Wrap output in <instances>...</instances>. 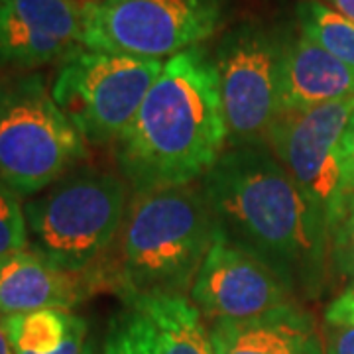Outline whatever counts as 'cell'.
Wrapping results in <instances>:
<instances>
[{
	"label": "cell",
	"mask_w": 354,
	"mask_h": 354,
	"mask_svg": "<svg viewBox=\"0 0 354 354\" xmlns=\"http://www.w3.org/2000/svg\"><path fill=\"white\" fill-rule=\"evenodd\" d=\"M295 20L305 38L354 69V22L323 0H299Z\"/></svg>",
	"instance_id": "16"
},
{
	"label": "cell",
	"mask_w": 354,
	"mask_h": 354,
	"mask_svg": "<svg viewBox=\"0 0 354 354\" xmlns=\"http://www.w3.org/2000/svg\"><path fill=\"white\" fill-rule=\"evenodd\" d=\"M85 140L41 73H0V177L20 197H34L73 171Z\"/></svg>",
	"instance_id": "5"
},
{
	"label": "cell",
	"mask_w": 354,
	"mask_h": 354,
	"mask_svg": "<svg viewBox=\"0 0 354 354\" xmlns=\"http://www.w3.org/2000/svg\"><path fill=\"white\" fill-rule=\"evenodd\" d=\"M215 354H325L315 317L293 304L242 321H215L209 327Z\"/></svg>",
	"instance_id": "13"
},
{
	"label": "cell",
	"mask_w": 354,
	"mask_h": 354,
	"mask_svg": "<svg viewBox=\"0 0 354 354\" xmlns=\"http://www.w3.org/2000/svg\"><path fill=\"white\" fill-rule=\"evenodd\" d=\"M321 335L325 354H354V327L325 323Z\"/></svg>",
	"instance_id": "22"
},
{
	"label": "cell",
	"mask_w": 354,
	"mask_h": 354,
	"mask_svg": "<svg viewBox=\"0 0 354 354\" xmlns=\"http://www.w3.org/2000/svg\"><path fill=\"white\" fill-rule=\"evenodd\" d=\"M102 354H156L153 330L146 315L134 307L114 315L109 323Z\"/></svg>",
	"instance_id": "18"
},
{
	"label": "cell",
	"mask_w": 354,
	"mask_h": 354,
	"mask_svg": "<svg viewBox=\"0 0 354 354\" xmlns=\"http://www.w3.org/2000/svg\"><path fill=\"white\" fill-rule=\"evenodd\" d=\"M88 342V325L83 317L77 315L73 327L69 330L67 339L62 344L59 351H55L53 354H83L85 353V346ZM16 354H26V353H16Z\"/></svg>",
	"instance_id": "24"
},
{
	"label": "cell",
	"mask_w": 354,
	"mask_h": 354,
	"mask_svg": "<svg viewBox=\"0 0 354 354\" xmlns=\"http://www.w3.org/2000/svg\"><path fill=\"white\" fill-rule=\"evenodd\" d=\"M0 354H16L12 342H10V337L6 333V327H4V319L2 317H0Z\"/></svg>",
	"instance_id": "26"
},
{
	"label": "cell",
	"mask_w": 354,
	"mask_h": 354,
	"mask_svg": "<svg viewBox=\"0 0 354 354\" xmlns=\"http://www.w3.org/2000/svg\"><path fill=\"white\" fill-rule=\"evenodd\" d=\"M228 0H95L85 4L83 48L136 57L199 48L227 20Z\"/></svg>",
	"instance_id": "7"
},
{
	"label": "cell",
	"mask_w": 354,
	"mask_h": 354,
	"mask_svg": "<svg viewBox=\"0 0 354 354\" xmlns=\"http://www.w3.org/2000/svg\"><path fill=\"white\" fill-rule=\"evenodd\" d=\"M341 165H342V183L344 191H354V114L348 120V127L344 130L341 140Z\"/></svg>",
	"instance_id": "23"
},
{
	"label": "cell",
	"mask_w": 354,
	"mask_h": 354,
	"mask_svg": "<svg viewBox=\"0 0 354 354\" xmlns=\"http://www.w3.org/2000/svg\"><path fill=\"white\" fill-rule=\"evenodd\" d=\"M83 354H97V348H95V342L88 339L87 346H85V353Z\"/></svg>",
	"instance_id": "27"
},
{
	"label": "cell",
	"mask_w": 354,
	"mask_h": 354,
	"mask_svg": "<svg viewBox=\"0 0 354 354\" xmlns=\"http://www.w3.org/2000/svg\"><path fill=\"white\" fill-rule=\"evenodd\" d=\"M87 2H95V0H87Z\"/></svg>",
	"instance_id": "28"
},
{
	"label": "cell",
	"mask_w": 354,
	"mask_h": 354,
	"mask_svg": "<svg viewBox=\"0 0 354 354\" xmlns=\"http://www.w3.org/2000/svg\"><path fill=\"white\" fill-rule=\"evenodd\" d=\"M124 301L150 321L156 354H215L211 333L189 295L148 293Z\"/></svg>",
	"instance_id": "15"
},
{
	"label": "cell",
	"mask_w": 354,
	"mask_h": 354,
	"mask_svg": "<svg viewBox=\"0 0 354 354\" xmlns=\"http://www.w3.org/2000/svg\"><path fill=\"white\" fill-rule=\"evenodd\" d=\"M0 2H2V0H0Z\"/></svg>",
	"instance_id": "29"
},
{
	"label": "cell",
	"mask_w": 354,
	"mask_h": 354,
	"mask_svg": "<svg viewBox=\"0 0 354 354\" xmlns=\"http://www.w3.org/2000/svg\"><path fill=\"white\" fill-rule=\"evenodd\" d=\"M215 230L199 185L134 193L120 230L116 290L122 299L189 295Z\"/></svg>",
	"instance_id": "3"
},
{
	"label": "cell",
	"mask_w": 354,
	"mask_h": 354,
	"mask_svg": "<svg viewBox=\"0 0 354 354\" xmlns=\"http://www.w3.org/2000/svg\"><path fill=\"white\" fill-rule=\"evenodd\" d=\"M354 114V97L327 102L304 113L279 114L266 144L293 177L307 201L330 230L342 197L341 140Z\"/></svg>",
	"instance_id": "9"
},
{
	"label": "cell",
	"mask_w": 354,
	"mask_h": 354,
	"mask_svg": "<svg viewBox=\"0 0 354 354\" xmlns=\"http://www.w3.org/2000/svg\"><path fill=\"white\" fill-rule=\"evenodd\" d=\"M329 264L354 283V191L344 193L329 230Z\"/></svg>",
	"instance_id": "19"
},
{
	"label": "cell",
	"mask_w": 354,
	"mask_h": 354,
	"mask_svg": "<svg viewBox=\"0 0 354 354\" xmlns=\"http://www.w3.org/2000/svg\"><path fill=\"white\" fill-rule=\"evenodd\" d=\"M325 323L354 327V283L339 293L325 309Z\"/></svg>",
	"instance_id": "21"
},
{
	"label": "cell",
	"mask_w": 354,
	"mask_h": 354,
	"mask_svg": "<svg viewBox=\"0 0 354 354\" xmlns=\"http://www.w3.org/2000/svg\"><path fill=\"white\" fill-rule=\"evenodd\" d=\"M295 293L278 274L216 227L189 299L203 319L242 321L293 304Z\"/></svg>",
	"instance_id": "10"
},
{
	"label": "cell",
	"mask_w": 354,
	"mask_h": 354,
	"mask_svg": "<svg viewBox=\"0 0 354 354\" xmlns=\"http://www.w3.org/2000/svg\"><path fill=\"white\" fill-rule=\"evenodd\" d=\"M323 2L342 14L344 18H348L351 22H354V0H323Z\"/></svg>",
	"instance_id": "25"
},
{
	"label": "cell",
	"mask_w": 354,
	"mask_h": 354,
	"mask_svg": "<svg viewBox=\"0 0 354 354\" xmlns=\"http://www.w3.org/2000/svg\"><path fill=\"white\" fill-rule=\"evenodd\" d=\"M102 283L93 270L69 272L26 248L0 260V317L41 309L69 311Z\"/></svg>",
	"instance_id": "12"
},
{
	"label": "cell",
	"mask_w": 354,
	"mask_h": 354,
	"mask_svg": "<svg viewBox=\"0 0 354 354\" xmlns=\"http://www.w3.org/2000/svg\"><path fill=\"white\" fill-rule=\"evenodd\" d=\"M199 187L227 236L264 260L295 295H321L329 227L268 144L227 148Z\"/></svg>",
	"instance_id": "1"
},
{
	"label": "cell",
	"mask_w": 354,
	"mask_h": 354,
	"mask_svg": "<svg viewBox=\"0 0 354 354\" xmlns=\"http://www.w3.org/2000/svg\"><path fill=\"white\" fill-rule=\"evenodd\" d=\"M227 142L213 57L199 46L165 62L116 142V160L134 193L185 187L207 176Z\"/></svg>",
	"instance_id": "2"
},
{
	"label": "cell",
	"mask_w": 354,
	"mask_h": 354,
	"mask_svg": "<svg viewBox=\"0 0 354 354\" xmlns=\"http://www.w3.org/2000/svg\"><path fill=\"white\" fill-rule=\"evenodd\" d=\"M2 319L16 353L53 354L62 348L77 315L62 309H41Z\"/></svg>",
	"instance_id": "17"
},
{
	"label": "cell",
	"mask_w": 354,
	"mask_h": 354,
	"mask_svg": "<svg viewBox=\"0 0 354 354\" xmlns=\"http://www.w3.org/2000/svg\"><path fill=\"white\" fill-rule=\"evenodd\" d=\"M28 248L24 207L20 195L0 177V260Z\"/></svg>",
	"instance_id": "20"
},
{
	"label": "cell",
	"mask_w": 354,
	"mask_h": 354,
	"mask_svg": "<svg viewBox=\"0 0 354 354\" xmlns=\"http://www.w3.org/2000/svg\"><path fill=\"white\" fill-rule=\"evenodd\" d=\"M354 97V69L301 32H286L279 71V114L304 113Z\"/></svg>",
	"instance_id": "14"
},
{
	"label": "cell",
	"mask_w": 354,
	"mask_h": 354,
	"mask_svg": "<svg viewBox=\"0 0 354 354\" xmlns=\"http://www.w3.org/2000/svg\"><path fill=\"white\" fill-rule=\"evenodd\" d=\"M87 0H2L0 67L30 71L83 50Z\"/></svg>",
	"instance_id": "11"
},
{
	"label": "cell",
	"mask_w": 354,
	"mask_h": 354,
	"mask_svg": "<svg viewBox=\"0 0 354 354\" xmlns=\"http://www.w3.org/2000/svg\"><path fill=\"white\" fill-rule=\"evenodd\" d=\"M283 41V30L244 20L228 28L211 51L230 146L266 144L279 116Z\"/></svg>",
	"instance_id": "8"
},
{
	"label": "cell",
	"mask_w": 354,
	"mask_h": 354,
	"mask_svg": "<svg viewBox=\"0 0 354 354\" xmlns=\"http://www.w3.org/2000/svg\"><path fill=\"white\" fill-rule=\"evenodd\" d=\"M164 64L156 57L83 48L62 62L51 95L85 142L116 144L134 120Z\"/></svg>",
	"instance_id": "6"
},
{
	"label": "cell",
	"mask_w": 354,
	"mask_h": 354,
	"mask_svg": "<svg viewBox=\"0 0 354 354\" xmlns=\"http://www.w3.org/2000/svg\"><path fill=\"white\" fill-rule=\"evenodd\" d=\"M128 183L97 167H75L24 205L28 248L69 272H88L118 239Z\"/></svg>",
	"instance_id": "4"
}]
</instances>
